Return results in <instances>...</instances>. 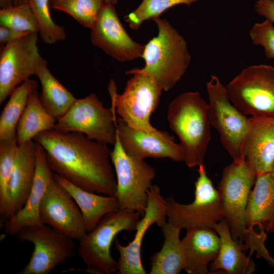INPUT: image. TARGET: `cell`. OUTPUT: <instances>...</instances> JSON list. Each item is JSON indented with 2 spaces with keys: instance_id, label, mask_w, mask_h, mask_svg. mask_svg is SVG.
<instances>
[{
  "instance_id": "obj_1",
  "label": "cell",
  "mask_w": 274,
  "mask_h": 274,
  "mask_svg": "<svg viewBox=\"0 0 274 274\" xmlns=\"http://www.w3.org/2000/svg\"><path fill=\"white\" fill-rule=\"evenodd\" d=\"M44 149L51 170L86 191L115 196L116 178L108 145L76 132L54 129L33 139Z\"/></svg>"
},
{
  "instance_id": "obj_2",
  "label": "cell",
  "mask_w": 274,
  "mask_h": 274,
  "mask_svg": "<svg viewBox=\"0 0 274 274\" xmlns=\"http://www.w3.org/2000/svg\"><path fill=\"white\" fill-rule=\"evenodd\" d=\"M169 126L180 141L183 161L189 168L204 165L211 140L209 105L198 92H184L168 106Z\"/></svg>"
},
{
  "instance_id": "obj_3",
  "label": "cell",
  "mask_w": 274,
  "mask_h": 274,
  "mask_svg": "<svg viewBox=\"0 0 274 274\" xmlns=\"http://www.w3.org/2000/svg\"><path fill=\"white\" fill-rule=\"evenodd\" d=\"M157 25L158 35L145 46L144 67L133 68L126 74L140 73L153 77L167 91L185 73L191 61L184 38L165 19H152Z\"/></svg>"
},
{
  "instance_id": "obj_4",
  "label": "cell",
  "mask_w": 274,
  "mask_h": 274,
  "mask_svg": "<svg viewBox=\"0 0 274 274\" xmlns=\"http://www.w3.org/2000/svg\"><path fill=\"white\" fill-rule=\"evenodd\" d=\"M127 82L123 93L117 92L111 80L108 91L116 113L130 127L153 133L160 130L150 122L151 114L157 109L163 88L152 77L135 73Z\"/></svg>"
},
{
  "instance_id": "obj_5",
  "label": "cell",
  "mask_w": 274,
  "mask_h": 274,
  "mask_svg": "<svg viewBox=\"0 0 274 274\" xmlns=\"http://www.w3.org/2000/svg\"><path fill=\"white\" fill-rule=\"evenodd\" d=\"M140 216L136 212L118 210L105 216L96 227L80 242L78 252L90 273L116 272L118 262L110 253L112 242L122 231H135Z\"/></svg>"
},
{
  "instance_id": "obj_6",
  "label": "cell",
  "mask_w": 274,
  "mask_h": 274,
  "mask_svg": "<svg viewBox=\"0 0 274 274\" xmlns=\"http://www.w3.org/2000/svg\"><path fill=\"white\" fill-rule=\"evenodd\" d=\"M206 88L211 125L218 131L222 146L233 161H245L244 150L249 129V118L232 104L226 87L217 76H211Z\"/></svg>"
},
{
  "instance_id": "obj_7",
  "label": "cell",
  "mask_w": 274,
  "mask_h": 274,
  "mask_svg": "<svg viewBox=\"0 0 274 274\" xmlns=\"http://www.w3.org/2000/svg\"><path fill=\"white\" fill-rule=\"evenodd\" d=\"M111 160L116 173L115 196L118 210L136 212L143 216L147 205V192L156 175L155 168L145 159L127 154L121 146L117 133L111 152Z\"/></svg>"
},
{
  "instance_id": "obj_8",
  "label": "cell",
  "mask_w": 274,
  "mask_h": 274,
  "mask_svg": "<svg viewBox=\"0 0 274 274\" xmlns=\"http://www.w3.org/2000/svg\"><path fill=\"white\" fill-rule=\"evenodd\" d=\"M198 173L192 202L181 204L173 197L165 199L168 222L182 229H214L224 219L220 194L208 176L204 165L199 166Z\"/></svg>"
},
{
  "instance_id": "obj_9",
  "label": "cell",
  "mask_w": 274,
  "mask_h": 274,
  "mask_svg": "<svg viewBox=\"0 0 274 274\" xmlns=\"http://www.w3.org/2000/svg\"><path fill=\"white\" fill-rule=\"evenodd\" d=\"M232 104L251 117H274V67L266 64L245 68L226 87Z\"/></svg>"
},
{
  "instance_id": "obj_10",
  "label": "cell",
  "mask_w": 274,
  "mask_h": 274,
  "mask_svg": "<svg viewBox=\"0 0 274 274\" xmlns=\"http://www.w3.org/2000/svg\"><path fill=\"white\" fill-rule=\"evenodd\" d=\"M256 177L246 160L233 161L224 168L218 184L224 219L229 227L233 239L241 244H244L247 237L246 211Z\"/></svg>"
},
{
  "instance_id": "obj_11",
  "label": "cell",
  "mask_w": 274,
  "mask_h": 274,
  "mask_svg": "<svg viewBox=\"0 0 274 274\" xmlns=\"http://www.w3.org/2000/svg\"><path fill=\"white\" fill-rule=\"evenodd\" d=\"M116 112L111 104L105 108L94 93L77 99L69 110L57 120L54 129L62 132H76L89 139L114 145L116 140Z\"/></svg>"
},
{
  "instance_id": "obj_12",
  "label": "cell",
  "mask_w": 274,
  "mask_h": 274,
  "mask_svg": "<svg viewBox=\"0 0 274 274\" xmlns=\"http://www.w3.org/2000/svg\"><path fill=\"white\" fill-rule=\"evenodd\" d=\"M16 236L21 242L34 246L28 262L19 274H49L65 263L77 249L73 239L45 224L23 228Z\"/></svg>"
},
{
  "instance_id": "obj_13",
  "label": "cell",
  "mask_w": 274,
  "mask_h": 274,
  "mask_svg": "<svg viewBox=\"0 0 274 274\" xmlns=\"http://www.w3.org/2000/svg\"><path fill=\"white\" fill-rule=\"evenodd\" d=\"M38 32L5 44L0 55V104L21 83L36 75L44 58L37 47Z\"/></svg>"
},
{
  "instance_id": "obj_14",
  "label": "cell",
  "mask_w": 274,
  "mask_h": 274,
  "mask_svg": "<svg viewBox=\"0 0 274 274\" xmlns=\"http://www.w3.org/2000/svg\"><path fill=\"white\" fill-rule=\"evenodd\" d=\"M40 216L44 224L79 242L87 234L79 207L55 179L44 194L40 207Z\"/></svg>"
},
{
  "instance_id": "obj_15",
  "label": "cell",
  "mask_w": 274,
  "mask_h": 274,
  "mask_svg": "<svg viewBox=\"0 0 274 274\" xmlns=\"http://www.w3.org/2000/svg\"><path fill=\"white\" fill-rule=\"evenodd\" d=\"M147 193L145 213L138 222L132 241L127 245L123 246L118 239H116L115 247L120 255L117 262V273H146L141 258V248L144 236L152 225L156 224L160 228L166 222V201L161 194L160 188L157 185H152Z\"/></svg>"
},
{
  "instance_id": "obj_16",
  "label": "cell",
  "mask_w": 274,
  "mask_h": 274,
  "mask_svg": "<svg viewBox=\"0 0 274 274\" xmlns=\"http://www.w3.org/2000/svg\"><path fill=\"white\" fill-rule=\"evenodd\" d=\"M114 6L103 4L90 29L92 44L120 61L143 57L145 46L134 42L127 33Z\"/></svg>"
},
{
  "instance_id": "obj_17",
  "label": "cell",
  "mask_w": 274,
  "mask_h": 274,
  "mask_svg": "<svg viewBox=\"0 0 274 274\" xmlns=\"http://www.w3.org/2000/svg\"><path fill=\"white\" fill-rule=\"evenodd\" d=\"M116 131L125 152L132 157L168 158L176 162L183 161L182 149L168 132L160 131L150 133L134 129L120 117L116 121Z\"/></svg>"
},
{
  "instance_id": "obj_18",
  "label": "cell",
  "mask_w": 274,
  "mask_h": 274,
  "mask_svg": "<svg viewBox=\"0 0 274 274\" xmlns=\"http://www.w3.org/2000/svg\"><path fill=\"white\" fill-rule=\"evenodd\" d=\"M54 180L44 149L37 143L36 170L31 191L23 208L4 224L6 235H16L22 228L43 225L40 216L41 201L49 184Z\"/></svg>"
},
{
  "instance_id": "obj_19",
  "label": "cell",
  "mask_w": 274,
  "mask_h": 274,
  "mask_svg": "<svg viewBox=\"0 0 274 274\" xmlns=\"http://www.w3.org/2000/svg\"><path fill=\"white\" fill-rule=\"evenodd\" d=\"M244 153L257 175L270 172L274 163V117H249Z\"/></svg>"
},
{
  "instance_id": "obj_20",
  "label": "cell",
  "mask_w": 274,
  "mask_h": 274,
  "mask_svg": "<svg viewBox=\"0 0 274 274\" xmlns=\"http://www.w3.org/2000/svg\"><path fill=\"white\" fill-rule=\"evenodd\" d=\"M185 271L188 274H206L208 265L218 254L220 237L214 229L195 228L187 230L181 240Z\"/></svg>"
},
{
  "instance_id": "obj_21",
  "label": "cell",
  "mask_w": 274,
  "mask_h": 274,
  "mask_svg": "<svg viewBox=\"0 0 274 274\" xmlns=\"http://www.w3.org/2000/svg\"><path fill=\"white\" fill-rule=\"evenodd\" d=\"M214 229L220 237V249L216 258L210 264L212 272L223 270L228 274H250L255 270L256 264L247 256V250L232 237L229 227L223 219L217 223Z\"/></svg>"
},
{
  "instance_id": "obj_22",
  "label": "cell",
  "mask_w": 274,
  "mask_h": 274,
  "mask_svg": "<svg viewBox=\"0 0 274 274\" xmlns=\"http://www.w3.org/2000/svg\"><path fill=\"white\" fill-rule=\"evenodd\" d=\"M54 178L78 204L82 212L87 233L93 230L105 216L118 210L117 200L115 196L86 191L54 173Z\"/></svg>"
},
{
  "instance_id": "obj_23",
  "label": "cell",
  "mask_w": 274,
  "mask_h": 274,
  "mask_svg": "<svg viewBox=\"0 0 274 274\" xmlns=\"http://www.w3.org/2000/svg\"><path fill=\"white\" fill-rule=\"evenodd\" d=\"M274 219V177L270 173L257 175L246 211L247 228L269 231Z\"/></svg>"
},
{
  "instance_id": "obj_24",
  "label": "cell",
  "mask_w": 274,
  "mask_h": 274,
  "mask_svg": "<svg viewBox=\"0 0 274 274\" xmlns=\"http://www.w3.org/2000/svg\"><path fill=\"white\" fill-rule=\"evenodd\" d=\"M36 163L37 143L31 140L19 145L10 181L15 215L24 206L31 191Z\"/></svg>"
},
{
  "instance_id": "obj_25",
  "label": "cell",
  "mask_w": 274,
  "mask_h": 274,
  "mask_svg": "<svg viewBox=\"0 0 274 274\" xmlns=\"http://www.w3.org/2000/svg\"><path fill=\"white\" fill-rule=\"evenodd\" d=\"M164 237L161 250L150 259L149 274H178L185 267L180 233L181 228L169 222L160 227Z\"/></svg>"
},
{
  "instance_id": "obj_26",
  "label": "cell",
  "mask_w": 274,
  "mask_h": 274,
  "mask_svg": "<svg viewBox=\"0 0 274 274\" xmlns=\"http://www.w3.org/2000/svg\"><path fill=\"white\" fill-rule=\"evenodd\" d=\"M36 76L42 87L40 101L47 112L57 120L65 114L77 98L52 75L45 59L41 63Z\"/></svg>"
},
{
  "instance_id": "obj_27",
  "label": "cell",
  "mask_w": 274,
  "mask_h": 274,
  "mask_svg": "<svg viewBox=\"0 0 274 274\" xmlns=\"http://www.w3.org/2000/svg\"><path fill=\"white\" fill-rule=\"evenodd\" d=\"M56 120L43 107L37 89L29 94L26 107L16 127L17 144L33 140L38 134L54 129Z\"/></svg>"
},
{
  "instance_id": "obj_28",
  "label": "cell",
  "mask_w": 274,
  "mask_h": 274,
  "mask_svg": "<svg viewBox=\"0 0 274 274\" xmlns=\"http://www.w3.org/2000/svg\"><path fill=\"white\" fill-rule=\"evenodd\" d=\"M37 81L29 78L11 93L0 116V140L16 138V127L30 92L37 89Z\"/></svg>"
},
{
  "instance_id": "obj_29",
  "label": "cell",
  "mask_w": 274,
  "mask_h": 274,
  "mask_svg": "<svg viewBox=\"0 0 274 274\" xmlns=\"http://www.w3.org/2000/svg\"><path fill=\"white\" fill-rule=\"evenodd\" d=\"M18 148L17 138L0 140V216L3 224L15 215L10 181Z\"/></svg>"
},
{
  "instance_id": "obj_30",
  "label": "cell",
  "mask_w": 274,
  "mask_h": 274,
  "mask_svg": "<svg viewBox=\"0 0 274 274\" xmlns=\"http://www.w3.org/2000/svg\"><path fill=\"white\" fill-rule=\"evenodd\" d=\"M104 4L103 0H50V7L67 13L83 26L90 29Z\"/></svg>"
},
{
  "instance_id": "obj_31",
  "label": "cell",
  "mask_w": 274,
  "mask_h": 274,
  "mask_svg": "<svg viewBox=\"0 0 274 274\" xmlns=\"http://www.w3.org/2000/svg\"><path fill=\"white\" fill-rule=\"evenodd\" d=\"M37 21L38 32L46 44H52L64 40L63 27L55 23L50 13V0H28Z\"/></svg>"
},
{
  "instance_id": "obj_32",
  "label": "cell",
  "mask_w": 274,
  "mask_h": 274,
  "mask_svg": "<svg viewBox=\"0 0 274 274\" xmlns=\"http://www.w3.org/2000/svg\"><path fill=\"white\" fill-rule=\"evenodd\" d=\"M197 0H143L134 11L124 17L125 21L133 30H137L142 23L148 19L159 17L164 11L179 4L189 6Z\"/></svg>"
},
{
  "instance_id": "obj_33",
  "label": "cell",
  "mask_w": 274,
  "mask_h": 274,
  "mask_svg": "<svg viewBox=\"0 0 274 274\" xmlns=\"http://www.w3.org/2000/svg\"><path fill=\"white\" fill-rule=\"evenodd\" d=\"M1 25L23 32H37V21L28 2L0 11Z\"/></svg>"
},
{
  "instance_id": "obj_34",
  "label": "cell",
  "mask_w": 274,
  "mask_h": 274,
  "mask_svg": "<svg viewBox=\"0 0 274 274\" xmlns=\"http://www.w3.org/2000/svg\"><path fill=\"white\" fill-rule=\"evenodd\" d=\"M250 36L254 45L263 47L267 58H274V26L271 22L266 19L255 23L250 30Z\"/></svg>"
},
{
  "instance_id": "obj_35",
  "label": "cell",
  "mask_w": 274,
  "mask_h": 274,
  "mask_svg": "<svg viewBox=\"0 0 274 274\" xmlns=\"http://www.w3.org/2000/svg\"><path fill=\"white\" fill-rule=\"evenodd\" d=\"M255 11L274 23V0H258L255 5Z\"/></svg>"
},
{
  "instance_id": "obj_36",
  "label": "cell",
  "mask_w": 274,
  "mask_h": 274,
  "mask_svg": "<svg viewBox=\"0 0 274 274\" xmlns=\"http://www.w3.org/2000/svg\"><path fill=\"white\" fill-rule=\"evenodd\" d=\"M28 33L29 32L21 31L7 26L1 25L0 42L1 43L7 44L16 40Z\"/></svg>"
},
{
  "instance_id": "obj_37",
  "label": "cell",
  "mask_w": 274,
  "mask_h": 274,
  "mask_svg": "<svg viewBox=\"0 0 274 274\" xmlns=\"http://www.w3.org/2000/svg\"><path fill=\"white\" fill-rule=\"evenodd\" d=\"M14 6L13 0H0V7L2 9H7Z\"/></svg>"
},
{
  "instance_id": "obj_38",
  "label": "cell",
  "mask_w": 274,
  "mask_h": 274,
  "mask_svg": "<svg viewBox=\"0 0 274 274\" xmlns=\"http://www.w3.org/2000/svg\"><path fill=\"white\" fill-rule=\"evenodd\" d=\"M28 0H13L14 6H17L22 4L27 3Z\"/></svg>"
},
{
  "instance_id": "obj_39",
  "label": "cell",
  "mask_w": 274,
  "mask_h": 274,
  "mask_svg": "<svg viewBox=\"0 0 274 274\" xmlns=\"http://www.w3.org/2000/svg\"><path fill=\"white\" fill-rule=\"evenodd\" d=\"M105 3L114 5L117 3L118 0H103Z\"/></svg>"
},
{
  "instance_id": "obj_40",
  "label": "cell",
  "mask_w": 274,
  "mask_h": 274,
  "mask_svg": "<svg viewBox=\"0 0 274 274\" xmlns=\"http://www.w3.org/2000/svg\"><path fill=\"white\" fill-rule=\"evenodd\" d=\"M269 231L274 232V219L272 221V224L271 225Z\"/></svg>"
},
{
  "instance_id": "obj_41",
  "label": "cell",
  "mask_w": 274,
  "mask_h": 274,
  "mask_svg": "<svg viewBox=\"0 0 274 274\" xmlns=\"http://www.w3.org/2000/svg\"><path fill=\"white\" fill-rule=\"evenodd\" d=\"M270 173L273 177H274V163Z\"/></svg>"
},
{
  "instance_id": "obj_42",
  "label": "cell",
  "mask_w": 274,
  "mask_h": 274,
  "mask_svg": "<svg viewBox=\"0 0 274 274\" xmlns=\"http://www.w3.org/2000/svg\"><path fill=\"white\" fill-rule=\"evenodd\" d=\"M269 264L274 267V259L273 258L270 261V262H269Z\"/></svg>"
}]
</instances>
